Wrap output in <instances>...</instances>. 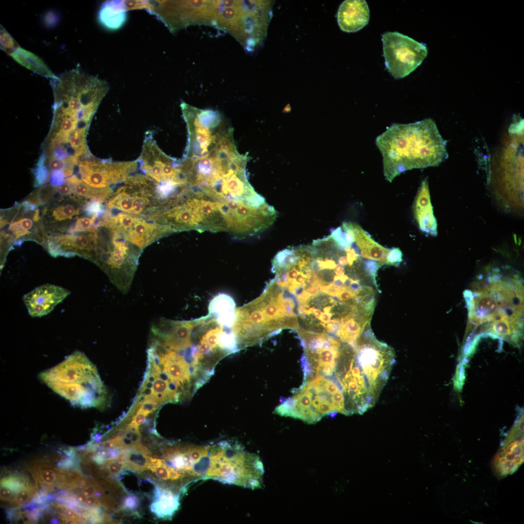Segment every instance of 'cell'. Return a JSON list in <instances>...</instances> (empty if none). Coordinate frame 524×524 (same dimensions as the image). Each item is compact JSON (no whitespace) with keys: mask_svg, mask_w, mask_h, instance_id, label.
<instances>
[{"mask_svg":"<svg viewBox=\"0 0 524 524\" xmlns=\"http://www.w3.org/2000/svg\"><path fill=\"white\" fill-rule=\"evenodd\" d=\"M467 362L461 360L457 365L454 378V387L456 390L460 391L462 390L465 380V368Z\"/></svg>","mask_w":524,"mask_h":524,"instance_id":"cell-28","label":"cell"},{"mask_svg":"<svg viewBox=\"0 0 524 524\" xmlns=\"http://www.w3.org/2000/svg\"><path fill=\"white\" fill-rule=\"evenodd\" d=\"M54 118H67L89 128L101 100L107 93V83L82 72L79 68L50 79Z\"/></svg>","mask_w":524,"mask_h":524,"instance_id":"cell-4","label":"cell"},{"mask_svg":"<svg viewBox=\"0 0 524 524\" xmlns=\"http://www.w3.org/2000/svg\"><path fill=\"white\" fill-rule=\"evenodd\" d=\"M98 217H78L68 228L69 233H75L95 230L99 226L96 224Z\"/></svg>","mask_w":524,"mask_h":524,"instance_id":"cell-25","label":"cell"},{"mask_svg":"<svg viewBox=\"0 0 524 524\" xmlns=\"http://www.w3.org/2000/svg\"><path fill=\"white\" fill-rule=\"evenodd\" d=\"M172 232L170 227L166 225H158L137 218L125 232V237L142 250L158 237Z\"/></svg>","mask_w":524,"mask_h":524,"instance_id":"cell-18","label":"cell"},{"mask_svg":"<svg viewBox=\"0 0 524 524\" xmlns=\"http://www.w3.org/2000/svg\"><path fill=\"white\" fill-rule=\"evenodd\" d=\"M402 253L398 248L391 249L387 259V265L397 266L402 261Z\"/></svg>","mask_w":524,"mask_h":524,"instance_id":"cell-31","label":"cell"},{"mask_svg":"<svg viewBox=\"0 0 524 524\" xmlns=\"http://www.w3.org/2000/svg\"><path fill=\"white\" fill-rule=\"evenodd\" d=\"M236 308L235 302L231 296L220 294L211 301L209 313L215 315L224 327L231 328L235 318Z\"/></svg>","mask_w":524,"mask_h":524,"instance_id":"cell-21","label":"cell"},{"mask_svg":"<svg viewBox=\"0 0 524 524\" xmlns=\"http://www.w3.org/2000/svg\"><path fill=\"white\" fill-rule=\"evenodd\" d=\"M149 456L141 452L132 450H125L124 460L127 464V468L134 470L138 473L147 469L149 462Z\"/></svg>","mask_w":524,"mask_h":524,"instance_id":"cell-24","label":"cell"},{"mask_svg":"<svg viewBox=\"0 0 524 524\" xmlns=\"http://www.w3.org/2000/svg\"><path fill=\"white\" fill-rule=\"evenodd\" d=\"M41 156H43L44 158H46V159L48 158H47V157L46 155H45V154L44 153L41 155ZM65 162L68 164L72 165H74V166H76V165H75V164L74 165V164H72V163H71L70 162H69V161H68V162L65 161Z\"/></svg>","mask_w":524,"mask_h":524,"instance_id":"cell-36","label":"cell"},{"mask_svg":"<svg viewBox=\"0 0 524 524\" xmlns=\"http://www.w3.org/2000/svg\"><path fill=\"white\" fill-rule=\"evenodd\" d=\"M96 230L68 234H54L48 238L47 248L53 257L82 256L94 261L98 245Z\"/></svg>","mask_w":524,"mask_h":524,"instance_id":"cell-12","label":"cell"},{"mask_svg":"<svg viewBox=\"0 0 524 524\" xmlns=\"http://www.w3.org/2000/svg\"><path fill=\"white\" fill-rule=\"evenodd\" d=\"M55 200L51 201L42 212V221L46 232L49 229L64 231L68 223L76 220L79 214L84 212V206L81 207L85 204L83 198L75 195L61 196Z\"/></svg>","mask_w":524,"mask_h":524,"instance_id":"cell-13","label":"cell"},{"mask_svg":"<svg viewBox=\"0 0 524 524\" xmlns=\"http://www.w3.org/2000/svg\"><path fill=\"white\" fill-rule=\"evenodd\" d=\"M385 179L391 182L415 168L438 166L447 159L446 141L430 118L409 123H393L377 136Z\"/></svg>","mask_w":524,"mask_h":524,"instance_id":"cell-1","label":"cell"},{"mask_svg":"<svg viewBox=\"0 0 524 524\" xmlns=\"http://www.w3.org/2000/svg\"><path fill=\"white\" fill-rule=\"evenodd\" d=\"M414 217L421 231L428 234L437 235V223L431 204L427 178L421 184L413 207Z\"/></svg>","mask_w":524,"mask_h":524,"instance_id":"cell-17","label":"cell"},{"mask_svg":"<svg viewBox=\"0 0 524 524\" xmlns=\"http://www.w3.org/2000/svg\"><path fill=\"white\" fill-rule=\"evenodd\" d=\"M39 377L73 406L103 409L107 405V392L96 367L80 351L73 352L57 365L41 372Z\"/></svg>","mask_w":524,"mask_h":524,"instance_id":"cell-3","label":"cell"},{"mask_svg":"<svg viewBox=\"0 0 524 524\" xmlns=\"http://www.w3.org/2000/svg\"><path fill=\"white\" fill-rule=\"evenodd\" d=\"M304 291L311 296L315 295L320 292V288L316 285H311L310 286L305 288Z\"/></svg>","mask_w":524,"mask_h":524,"instance_id":"cell-34","label":"cell"},{"mask_svg":"<svg viewBox=\"0 0 524 524\" xmlns=\"http://www.w3.org/2000/svg\"><path fill=\"white\" fill-rule=\"evenodd\" d=\"M354 240L360 249L363 258L378 262L381 265L387 264V259L391 249H388L376 242L359 225L351 222Z\"/></svg>","mask_w":524,"mask_h":524,"instance_id":"cell-19","label":"cell"},{"mask_svg":"<svg viewBox=\"0 0 524 524\" xmlns=\"http://www.w3.org/2000/svg\"><path fill=\"white\" fill-rule=\"evenodd\" d=\"M385 66L396 79L404 78L418 67L426 58V46L398 32L382 35Z\"/></svg>","mask_w":524,"mask_h":524,"instance_id":"cell-7","label":"cell"},{"mask_svg":"<svg viewBox=\"0 0 524 524\" xmlns=\"http://www.w3.org/2000/svg\"><path fill=\"white\" fill-rule=\"evenodd\" d=\"M138 165L137 161H104L91 155L79 162L78 177L92 187L110 188L112 184L125 181L136 170Z\"/></svg>","mask_w":524,"mask_h":524,"instance_id":"cell-9","label":"cell"},{"mask_svg":"<svg viewBox=\"0 0 524 524\" xmlns=\"http://www.w3.org/2000/svg\"><path fill=\"white\" fill-rule=\"evenodd\" d=\"M524 462V415H521L504 440L492 461L498 478L514 473Z\"/></svg>","mask_w":524,"mask_h":524,"instance_id":"cell-11","label":"cell"},{"mask_svg":"<svg viewBox=\"0 0 524 524\" xmlns=\"http://www.w3.org/2000/svg\"><path fill=\"white\" fill-rule=\"evenodd\" d=\"M2 213L1 237L15 244L25 240L44 244L46 233L37 206L25 200Z\"/></svg>","mask_w":524,"mask_h":524,"instance_id":"cell-8","label":"cell"},{"mask_svg":"<svg viewBox=\"0 0 524 524\" xmlns=\"http://www.w3.org/2000/svg\"><path fill=\"white\" fill-rule=\"evenodd\" d=\"M30 469L37 486H40L43 492L51 491L56 487L66 488L68 471L62 470L49 460L43 458L34 460L30 464Z\"/></svg>","mask_w":524,"mask_h":524,"instance_id":"cell-16","label":"cell"},{"mask_svg":"<svg viewBox=\"0 0 524 524\" xmlns=\"http://www.w3.org/2000/svg\"><path fill=\"white\" fill-rule=\"evenodd\" d=\"M98 18L102 25L108 29L116 30L125 22L127 13L121 1L110 0L102 3Z\"/></svg>","mask_w":524,"mask_h":524,"instance_id":"cell-22","label":"cell"},{"mask_svg":"<svg viewBox=\"0 0 524 524\" xmlns=\"http://www.w3.org/2000/svg\"><path fill=\"white\" fill-rule=\"evenodd\" d=\"M53 187L56 193L61 196L66 197L74 195L72 187L67 181H65L63 184Z\"/></svg>","mask_w":524,"mask_h":524,"instance_id":"cell-32","label":"cell"},{"mask_svg":"<svg viewBox=\"0 0 524 524\" xmlns=\"http://www.w3.org/2000/svg\"><path fill=\"white\" fill-rule=\"evenodd\" d=\"M137 161L142 171L158 182L186 183L180 160L172 158L164 153L150 133L145 137Z\"/></svg>","mask_w":524,"mask_h":524,"instance_id":"cell-10","label":"cell"},{"mask_svg":"<svg viewBox=\"0 0 524 524\" xmlns=\"http://www.w3.org/2000/svg\"><path fill=\"white\" fill-rule=\"evenodd\" d=\"M356 295L348 288L340 291L336 297L341 301L344 302L352 300Z\"/></svg>","mask_w":524,"mask_h":524,"instance_id":"cell-33","label":"cell"},{"mask_svg":"<svg viewBox=\"0 0 524 524\" xmlns=\"http://www.w3.org/2000/svg\"><path fill=\"white\" fill-rule=\"evenodd\" d=\"M370 18L368 5L364 0H346L337 13L338 25L343 31L355 33L367 25Z\"/></svg>","mask_w":524,"mask_h":524,"instance_id":"cell-15","label":"cell"},{"mask_svg":"<svg viewBox=\"0 0 524 524\" xmlns=\"http://www.w3.org/2000/svg\"><path fill=\"white\" fill-rule=\"evenodd\" d=\"M132 195L133 204L131 213L138 214L142 213L145 209L148 203V200L146 197V194H138V192H136Z\"/></svg>","mask_w":524,"mask_h":524,"instance_id":"cell-27","label":"cell"},{"mask_svg":"<svg viewBox=\"0 0 524 524\" xmlns=\"http://www.w3.org/2000/svg\"><path fill=\"white\" fill-rule=\"evenodd\" d=\"M282 416L314 424L326 415L338 412L346 415L344 399L340 387L330 377L322 375L309 378L294 395L275 409Z\"/></svg>","mask_w":524,"mask_h":524,"instance_id":"cell-5","label":"cell"},{"mask_svg":"<svg viewBox=\"0 0 524 524\" xmlns=\"http://www.w3.org/2000/svg\"><path fill=\"white\" fill-rule=\"evenodd\" d=\"M0 27L1 48L11 56L19 48V46L8 33L1 26Z\"/></svg>","mask_w":524,"mask_h":524,"instance_id":"cell-26","label":"cell"},{"mask_svg":"<svg viewBox=\"0 0 524 524\" xmlns=\"http://www.w3.org/2000/svg\"><path fill=\"white\" fill-rule=\"evenodd\" d=\"M334 314V313L330 312H324L321 316L320 320L321 322L323 323L326 325V324L330 321V318Z\"/></svg>","mask_w":524,"mask_h":524,"instance_id":"cell-35","label":"cell"},{"mask_svg":"<svg viewBox=\"0 0 524 524\" xmlns=\"http://www.w3.org/2000/svg\"><path fill=\"white\" fill-rule=\"evenodd\" d=\"M139 504L138 494L129 493L123 500L122 508L128 511H134L138 508Z\"/></svg>","mask_w":524,"mask_h":524,"instance_id":"cell-30","label":"cell"},{"mask_svg":"<svg viewBox=\"0 0 524 524\" xmlns=\"http://www.w3.org/2000/svg\"><path fill=\"white\" fill-rule=\"evenodd\" d=\"M70 292L60 286L46 284L39 286L23 297L28 313L33 317H40L50 313Z\"/></svg>","mask_w":524,"mask_h":524,"instance_id":"cell-14","label":"cell"},{"mask_svg":"<svg viewBox=\"0 0 524 524\" xmlns=\"http://www.w3.org/2000/svg\"><path fill=\"white\" fill-rule=\"evenodd\" d=\"M181 494L168 488L156 486L150 509L158 518L170 519L180 507Z\"/></svg>","mask_w":524,"mask_h":524,"instance_id":"cell-20","label":"cell"},{"mask_svg":"<svg viewBox=\"0 0 524 524\" xmlns=\"http://www.w3.org/2000/svg\"><path fill=\"white\" fill-rule=\"evenodd\" d=\"M11 56L19 64L41 76L50 79L57 76L38 57L23 49L19 47Z\"/></svg>","mask_w":524,"mask_h":524,"instance_id":"cell-23","label":"cell"},{"mask_svg":"<svg viewBox=\"0 0 524 524\" xmlns=\"http://www.w3.org/2000/svg\"><path fill=\"white\" fill-rule=\"evenodd\" d=\"M180 160L188 185L213 197L226 198L246 176L247 157L237 150L232 131L213 134Z\"/></svg>","mask_w":524,"mask_h":524,"instance_id":"cell-2","label":"cell"},{"mask_svg":"<svg viewBox=\"0 0 524 524\" xmlns=\"http://www.w3.org/2000/svg\"><path fill=\"white\" fill-rule=\"evenodd\" d=\"M205 479L255 489L262 484L264 468L259 456L227 441L211 445Z\"/></svg>","mask_w":524,"mask_h":524,"instance_id":"cell-6","label":"cell"},{"mask_svg":"<svg viewBox=\"0 0 524 524\" xmlns=\"http://www.w3.org/2000/svg\"><path fill=\"white\" fill-rule=\"evenodd\" d=\"M103 464L111 475L117 476L123 469L127 468L126 461L122 459L107 460Z\"/></svg>","mask_w":524,"mask_h":524,"instance_id":"cell-29","label":"cell"}]
</instances>
